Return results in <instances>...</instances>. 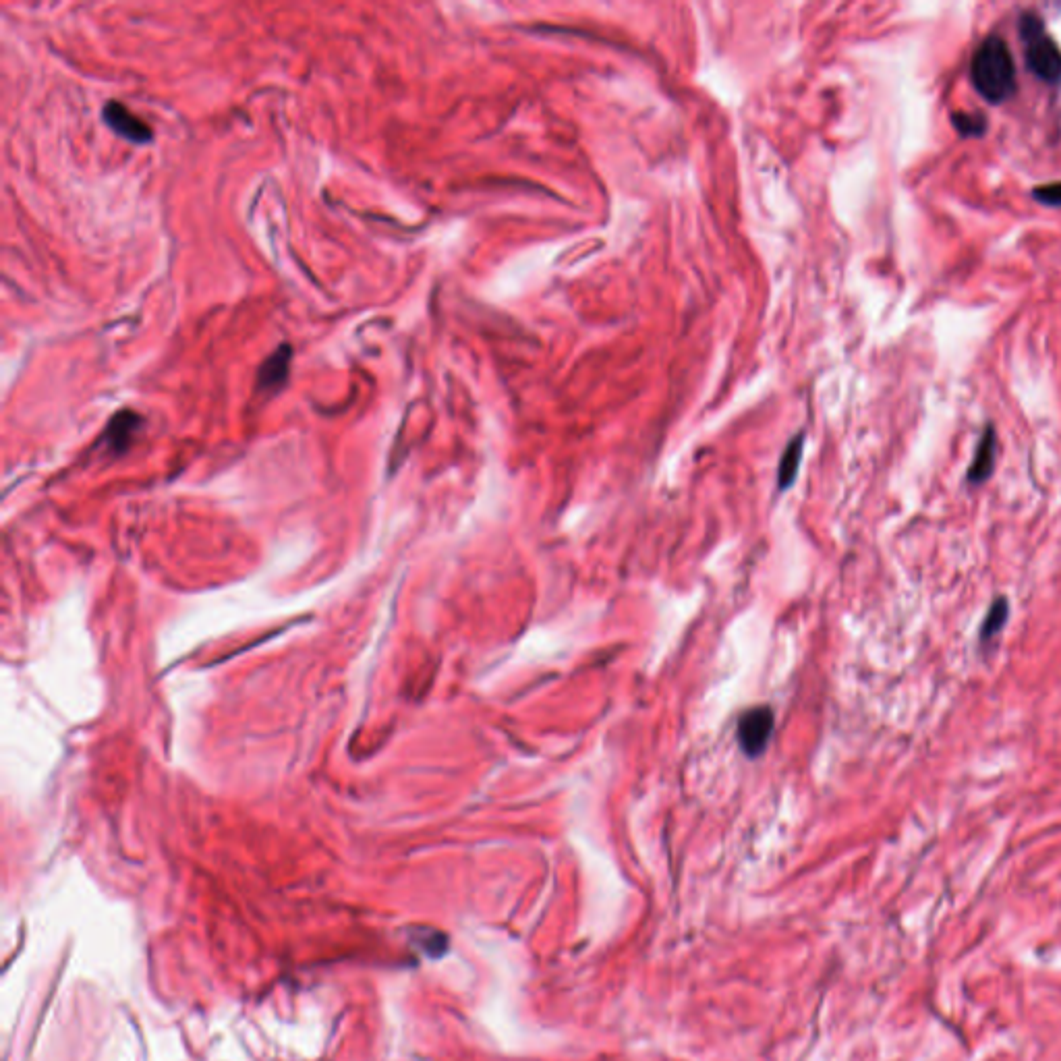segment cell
Segmentation results:
<instances>
[{
    "mask_svg": "<svg viewBox=\"0 0 1061 1061\" xmlns=\"http://www.w3.org/2000/svg\"><path fill=\"white\" fill-rule=\"evenodd\" d=\"M1020 36L1026 44V65L1030 73L1045 83L1061 81V50L1045 32L1043 21L1035 13H1024L1020 19Z\"/></svg>",
    "mask_w": 1061,
    "mask_h": 1061,
    "instance_id": "obj_2",
    "label": "cell"
},
{
    "mask_svg": "<svg viewBox=\"0 0 1061 1061\" xmlns=\"http://www.w3.org/2000/svg\"><path fill=\"white\" fill-rule=\"evenodd\" d=\"M291 359H293L291 344H280V347L260 365V371H257V380H255L257 390H262V392L280 390L286 378H289Z\"/></svg>",
    "mask_w": 1061,
    "mask_h": 1061,
    "instance_id": "obj_5",
    "label": "cell"
},
{
    "mask_svg": "<svg viewBox=\"0 0 1061 1061\" xmlns=\"http://www.w3.org/2000/svg\"><path fill=\"white\" fill-rule=\"evenodd\" d=\"M1010 618V604L1006 597H997L993 599V604L983 620V626H981V645H989L991 641H995L999 637V633L1003 630V626H1006Z\"/></svg>",
    "mask_w": 1061,
    "mask_h": 1061,
    "instance_id": "obj_8",
    "label": "cell"
},
{
    "mask_svg": "<svg viewBox=\"0 0 1061 1061\" xmlns=\"http://www.w3.org/2000/svg\"><path fill=\"white\" fill-rule=\"evenodd\" d=\"M143 425V419L137 415V413H131V411H121L119 415H114L106 427V432L102 436V444L112 452V454H123L135 434L139 432Z\"/></svg>",
    "mask_w": 1061,
    "mask_h": 1061,
    "instance_id": "obj_7",
    "label": "cell"
},
{
    "mask_svg": "<svg viewBox=\"0 0 1061 1061\" xmlns=\"http://www.w3.org/2000/svg\"><path fill=\"white\" fill-rule=\"evenodd\" d=\"M802 448H805V436H802V434L794 436L792 442L786 446V450L782 454V461H780V469H778L780 490H788V487L794 483V479L798 475V467H800Z\"/></svg>",
    "mask_w": 1061,
    "mask_h": 1061,
    "instance_id": "obj_9",
    "label": "cell"
},
{
    "mask_svg": "<svg viewBox=\"0 0 1061 1061\" xmlns=\"http://www.w3.org/2000/svg\"><path fill=\"white\" fill-rule=\"evenodd\" d=\"M970 79L989 104H1003L1016 94V67L1008 44L999 36H987L970 61Z\"/></svg>",
    "mask_w": 1061,
    "mask_h": 1061,
    "instance_id": "obj_1",
    "label": "cell"
},
{
    "mask_svg": "<svg viewBox=\"0 0 1061 1061\" xmlns=\"http://www.w3.org/2000/svg\"><path fill=\"white\" fill-rule=\"evenodd\" d=\"M995 461H997V432L993 425H987L977 444V450H974L972 463L968 467V475H966L968 483L983 485L985 481H989L995 471Z\"/></svg>",
    "mask_w": 1061,
    "mask_h": 1061,
    "instance_id": "obj_6",
    "label": "cell"
},
{
    "mask_svg": "<svg viewBox=\"0 0 1061 1061\" xmlns=\"http://www.w3.org/2000/svg\"><path fill=\"white\" fill-rule=\"evenodd\" d=\"M102 121L106 123V127L110 131L117 133L119 137L131 141V143H137V146H143V143H150L152 141V127L148 123H143L137 114H133L125 104L117 102V100H110L104 104L102 108Z\"/></svg>",
    "mask_w": 1061,
    "mask_h": 1061,
    "instance_id": "obj_4",
    "label": "cell"
},
{
    "mask_svg": "<svg viewBox=\"0 0 1061 1061\" xmlns=\"http://www.w3.org/2000/svg\"><path fill=\"white\" fill-rule=\"evenodd\" d=\"M1032 197L1047 208H1061V183H1049L1032 189Z\"/></svg>",
    "mask_w": 1061,
    "mask_h": 1061,
    "instance_id": "obj_11",
    "label": "cell"
},
{
    "mask_svg": "<svg viewBox=\"0 0 1061 1061\" xmlns=\"http://www.w3.org/2000/svg\"><path fill=\"white\" fill-rule=\"evenodd\" d=\"M773 728H776V722H773L771 707L761 705V707H753L749 711H744L740 715L738 730H736L742 753L751 759L763 755L765 749L769 747Z\"/></svg>",
    "mask_w": 1061,
    "mask_h": 1061,
    "instance_id": "obj_3",
    "label": "cell"
},
{
    "mask_svg": "<svg viewBox=\"0 0 1061 1061\" xmlns=\"http://www.w3.org/2000/svg\"><path fill=\"white\" fill-rule=\"evenodd\" d=\"M952 125L956 127V131L960 133V137H983L987 133V119L983 117V114L974 112V114H968V112H952Z\"/></svg>",
    "mask_w": 1061,
    "mask_h": 1061,
    "instance_id": "obj_10",
    "label": "cell"
}]
</instances>
